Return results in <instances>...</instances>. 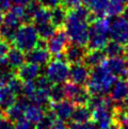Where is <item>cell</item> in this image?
Returning <instances> with one entry per match:
<instances>
[{"mask_svg":"<svg viewBox=\"0 0 128 129\" xmlns=\"http://www.w3.org/2000/svg\"><path fill=\"white\" fill-rule=\"evenodd\" d=\"M36 1L41 4V7L46 8V9H50V10H51V9L60 6L62 0H36Z\"/></svg>","mask_w":128,"mask_h":129,"instance_id":"obj_34","label":"cell"},{"mask_svg":"<svg viewBox=\"0 0 128 129\" xmlns=\"http://www.w3.org/2000/svg\"><path fill=\"white\" fill-rule=\"evenodd\" d=\"M112 106H105L92 110V121L99 129H108L114 122Z\"/></svg>","mask_w":128,"mask_h":129,"instance_id":"obj_9","label":"cell"},{"mask_svg":"<svg viewBox=\"0 0 128 129\" xmlns=\"http://www.w3.org/2000/svg\"><path fill=\"white\" fill-rule=\"evenodd\" d=\"M106 57L107 56L103 49H89V51L85 52L82 62L89 67H95L103 64V62L106 60Z\"/></svg>","mask_w":128,"mask_h":129,"instance_id":"obj_19","label":"cell"},{"mask_svg":"<svg viewBox=\"0 0 128 129\" xmlns=\"http://www.w3.org/2000/svg\"><path fill=\"white\" fill-rule=\"evenodd\" d=\"M85 48L84 46H80L77 44H68L66 49L63 52V57L65 61L70 64H76L83 61V58L85 56Z\"/></svg>","mask_w":128,"mask_h":129,"instance_id":"obj_16","label":"cell"},{"mask_svg":"<svg viewBox=\"0 0 128 129\" xmlns=\"http://www.w3.org/2000/svg\"><path fill=\"white\" fill-rule=\"evenodd\" d=\"M93 19L95 17L85 6H79L68 10L64 27L72 43L85 47L89 36V22Z\"/></svg>","mask_w":128,"mask_h":129,"instance_id":"obj_1","label":"cell"},{"mask_svg":"<svg viewBox=\"0 0 128 129\" xmlns=\"http://www.w3.org/2000/svg\"><path fill=\"white\" fill-rule=\"evenodd\" d=\"M11 0H0V12H7L11 7Z\"/></svg>","mask_w":128,"mask_h":129,"instance_id":"obj_38","label":"cell"},{"mask_svg":"<svg viewBox=\"0 0 128 129\" xmlns=\"http://www.w3.org/2000/svg\"><path fill=\"white\" fill-rule=\"evenodd\" d=\"M40 74H41V66L27 62L22 64L19 68H17L16 76L22 82H28V81L36 80V78L40 76Z\"/></svg>","mask_w":128,"mask_h":129,"instance_id":"obj_15","label":"cell"},{"mask_svg":"<svg viewBox=\"0 0 128 129\" xmlns=\"http://www.w3.org/2000/svg\"><path fill=\"white\" fill-rule=\"evenodd\" d=\"M71 119L74 123H86L92 119V110L86 106H75Z\"/></svg>","mask_w":128,"mask_h":129,"instance_id":"obj_22","label":"cell"},{"mask_svg":"<svg viewBox=\"0 0 128 129\" xmlns=\"http://www.w3.org/2000/svg\"><path fill=\"white\" fill-rule=\"evenodd\" d=\"M50 56H51V54L49 53L47 47L36 46L35 48H33L32 50L27 52L26 61L36 64V65H39V66H43V65H46L50 61Z\"/></svg>","mask_w":128,"mask_h":129,"instance_id":"obj_14","label":"cell"},{"mask_svg":"<svg viewBox=\"0 0 128 129\" xmlns=\"http://www.w3.org/2000/svg\"><path fill=\"white\" fill-rule=\"evenodd\" d=\"M82 2L90 10L92 15L97 18L106 14L109 0H82Z\"/></svg>","mask_w":128,"mask_h":129,"instance_id":"obj_20","label":"cell"},{"mask_svg":"<svg viewBox=\"0 0 128 129\" xmlns=\"http://www.w3.org/2000/svg\"><path fill=\"white\" fill-rule=\"evenodd\" d=\"M109 38L122 45H128V20L123 16H115L109 26Z\"/></svg>","mask_w":128,"mask_h":129,"instance_id":"obj_7","label":"cell"},{"mask_svg":"<svg viewBox=\"0 0 128 129\" xmlns=\"http://www.w3.org/2000/svg\"><path fill=\"white\" fill-rule=\"evenodd\" d=\"M51 129H68V127H67L66 124L64 123V121H61V119L57 118L56 122L53 123Z\"/></svg>","mask_w":128,"mask_h":129,"instance_id":"obj_39","label":"cell"},{"mask_svg":"<svg viewBox=\"0 0 128 129\" xmlns=\"http://www.w3.org/2000/svg\"><path fill=\"white\" fill-rule=\"evenodd\" d=\"M64 91L67 99H70L75 106H88L91 94L85 86L70 81L65 82Z\"/></svg>","mask_w":128,"mask_h":129,"instance_id":"obj_6","label":"cell"},{"mask_svg":"<svg viewBox=\"0 0 128 129\" xmlns=\"http://www.w3.org/2000/svg\"><path fill=\"white\" fill-rule=\"evenodd\" d=\"M81 2H82V0H62L61 3L67 10H72V9H74L76 7L81 6Z\"/></svg>","mask_w":128,"mask_h":129,"instance_id":"obj_36","label":"cell"},{"mask_svg":"<svg viewBox=\"0 0 128 129\" xmlns=\"http://www.w3.org/2000/svg\"><path fill=\"white\" fill-rule=\"evenodd\" d=\"M46 110L47 109L41 107L39 105L29 104L25 110V118L27 121H29L36 125L44 117L45 113H46Z\"/></svg>","mask_w":128,"mask_h":129,"instance_id":"obj_21","label":"cell"},{"mask_svg":"<svg viewBox=\"0 0 128 129\" xmlns=\"http://www.w3.org/2000/svg\"><path fill=\"white\" fill-rule=\"evenodd\" d=\"M68 42H70V39L65 30L59 28L54 31V33L49 39H47V49L51 56L60 57L66 49L67 45L70 44Z\"/></svg>","mask_w":128,"mask_h":129,"instance_id":"obj_8","label":"cell"},{"mask_svg":"<svg viewBox=\"0 0 128 129\" xmlns=\"http://www.w3.org/2000/svg\"><path fill=\"white\" fill-rule=\"evenodd\" d=\"M28 105V98H26L25 96L20 97L19 99H16V101L10 108L4 110V115L12 122H17L19 119L25 118V110Z\"/></svg>","mask_w":128,"mask_h":129,"instance_id":"obj_12","label":"cell"},{"mask_svg":"<svg viewBox=\"0 0 128 129\" xmlns=\"http://www.w3.org/2000/svg\"><path fill=\"white\" fill-rule=\"evenodd\" d=\"M41 8V4L36 1V0H32V1L25 7V12H24V18L22 21L24 22H31L33 20V17L35 15V13L39 11V9Z\"/></svg>","mask_w":128,"mask_h":129,"instance_id":"obj_28","label":"cell"},{"mask_svg":"<svg viewBox=\"0 0 128 129\" xmlns=\"http://www.w3.org/2000/svg\"><path fill=\"white\" fill-rule=\"evenodd\" d=\"M74 104L72 103L70 99H62L58 103H51V107L50 109L52 110V112L56 115V117L61 121H67L71 119L73 110H74Z\"/></svg>","mask_w":128,"mask_h":129,"instance_id":"obj_13","label":"cell"},{"mask_svg":"<svg viewBox=\"0 0 128 129\" xmlns=\"http://www.w3.org/2000/svg\"><path fill=\"white\" fill-rule=\"evenodd\" d=\"M32 1V0H11V2L15 6H20V7H26Z\"/></svg>","mask_w":128,"mask_h":129,"instance_id":"obj_40","label":"cell"},{"mask_svg":"<svg viewBox=\"0 0 128 129\" xmlns=\"http://www.w3.org/2000/svg\"><path fill=\"white\" fill-rule=\"evenodd\" d=\"M50 11H51V22L53 24V26L57 29L64 26V22H65L67 12H68L67 9L63 6H58L56 8L51 9Z\"/></svg>","mask_w":128,"mask_h":129,"instance_id":"obj_24","label":"cell"},{"mask_svg":"<svg viewBox=\"0 0 128 129\" xmlns=\"http://www.w3.org/2000/svg\"><path fill=\"white\" fill-rule=\"evenodd\" d=\"M104 51L106 53L107 57H121L124 54L125 46L120 43L115 42V41H108V43L104 47Z\"/></svg>","mask_w":128,"mask_h":129,"instance_id":"obj_26","label":"cell"},{"mask_svg":"<svg viewBox=\"0 0 128 129\" xmlns=\"http://www.w3.org/2000/svg\"><path fill=\"white\" fill-rule=\"evenodd\" d=\"M56 119H57L56 115L52 112V110L49 108L46 110V113H45L44 117L36 124L35 127L36 129H51L53 123L56 122Z\"/></svg>","mask_w":128,"mask_h":129,"instance_id":"obj_27","label":"cell"},{"mask_svg":"<svg viewBox=\"0 0 128 129\" xmlns=\"http://www.w3.org/2000/svg\"><path fill=\"white\" fill-rule=\"evenodd\" d=\"M103 65L116 78L125 76L128 71V61L123 56L106 59L103 62Z\"/></svg>","mask_w":128,"mask_h":129,"instance_id":"obj_10","label":"cell"},{"mask_svg":"<svg viewBox=\"0 0 128 129\" xmlns=\"http://www.w3.org/2000/svg\"><path fill=\"white\" fill-rule=\"evenodd\" d=\"M109 26L110 20L104 16L91 21L86 43L89 49H104L109 41Z\"/></svg>","mask_w":128,"mask_h":129,"instance_id":"obj_3","label":"cell"},{"mask_svg":"<svg viewBox=\"0 0 128 129\" xmlns=\"http://www.w3.org/2000/svg\"><path fill=\"white\" fill-rule=\"evenodd\" d=\"M10 50V46L7 41H4L2 39H0V59L6 58L8 51Z\"/></svg>","mask_w":128,"mask_h":129,"instance_id":"obj_37","label":"cell"},{"mask_svg":"<svg viewBox=\"0 0 128 129\" xmlns=\"http://www.w3.org/2000/svg\"><path fill=\"white\" fill-rule=\"evenodd\" d=\"M2 21H3V14H2L1 12H0V26H1Z\"/></svg>","mask_w":128,"mask_h":129,"instance_id":"obj_44","label":"cell"},{"mask_svg":"<svg viewBox=\"0 0 128 129\" xmlns=\"http://www.w3.org/2000/svg\"><path fill=\"white\" fill-rule=\"evenodd\" d=\"M126 76H127V81H128V71H127V74H126Z\"/></svg>","mask_w":128,"mask_h":129,"instance_id":"obj_46","label":"cell"},{"mask_svg":"<svg viewBox=\"0 0 128 129\" xmlns=\"http://www.w3.org/2000/svg\"><path fill=\"white\" fill-rule=\"evenodd\" d=\"M123 105H124V108H123V109L128 112V95H127V97L125 98V100L123 101Z\"/></svg>","mask_w":128,"mask_h":129,"instance_id":"obj_43","label":"cell"},{"mask_svg":"<svg viewBox=\"0 0 128 129\" xmlns=\"http://www.w3.org/2000/svg\"><path fill=\"white\" fill-rule=\"evenodd\" d=\"M39 40L40 35L34 25H31L30 22H25L18 27L12 43L21 51L28 52L36 47Z\"/></svg>","mask_w":128,"mask_h":129,"instance_id":"obj_4","label":"cell"},{"mask_svg":"<svg viewBox=\"0 0 128 129\" xmlns=\"http://www.w3.org/2000/svg\"><path fill=\"white\" fill-rule=\"evenodd\" d=\"M108 129H121V126L118 125L117 123H115V122H113L111 125H110V127H109Z\"/></svg>","mask_w":128,"mask_h":129,"instance_id":"obj_42","label":"cell"},{"mask_svg":"<svg viewBox=\"0 0 128 129\" xmlns=\"http://www.w3.org/2000/svg\"><path fill=\"white\" fill-rule=\"evenodd\" d=\"M45 76L52 84L64 83L70 77V65L65 60L53 59L47 63Z\"/></svg>","mask_w":128,"mask_h":129,"instance_id":"obj_5","label":"cell"},{"mask_svg":"<svg viewBox=\"0 0 128 129\" xmlns=\"http://www.w3.org/2000/svg\"><path fill=\"white\" fill-rule=\"evenodd\" d=\"M122 16L128 20V3L124 7V10H123V12H122Z\"/></svg>","mask_w":128,"mask_h":129,"instance_id":"obj_41","label":"cell"},{"mask_svg":"<svg viewBox=\"0 0 128 129\" xmlns=\"http://www.w3.org/2000/svg\"><path fill=\"white\" fill-rule=\"evenodd\" d=\"M17 96L10 90L7 84H0V107L7 110L16 101Z\"/></svg>","mask_w":128,"mask_h":129,"instance_id":"obj_23","label":"cell"},{"mask_svg":"<svg viewBox=\"0 0 128 129\" xmlns=\"http://www.w3.org/2000/svg\"><path fill=\"white\" fill-rule=\"evenodd\" d=\"M115 80L116 77L112 75L103 64H100L98 66L92 67V71H90V76L85 83V87L91 95H106L110 92Z\"/></svg>","mask_w":128,"mask_h":129,"instance_id":"obj_2","label":"cell"},{"mask_svg":"<svg viewBox=\"0 0 128 129\" xmlns=\"http://www.w3.org/2000/svg\"><path fill=\"white\" fill-rule=\"evenodd\" d=\"M6 60L8 65L13 70H17L19 68L22 64L26 63V54L24 51H21L20 49H18L16 47L11 48L8 51Z\"/></svg>","mask_w":128,"mask_h":129,"instance_id":"obj_18","label":"cell"},{"mask_svg":"<svg viewBox=\"0 0 128 129\" xmlns=\"http://www.w3.org/2000/svg\"><path fill=\"white\" fill-rule=\"evenodd\" d=\"M90 76V67L88 65H85L84 63H76L72 64V66L70 67V80L74 83L84 85L86 83V81L89 79Z\"/></svg>","mask_w":128,"mask_h":129,"instance_id":"obj_11","label":"cell"},{"mask_svg":"<svg viewBox=\"0 0 128 129\" xmlns=\"http://www.w3.org/2000/svg\"><path fill=\"white\" fill-rule=\"evenodd\" d=\"M32 22H33L34 27L50 24V22H51V11H50V9L41 7L39 9V11L35 13Z\"/></svg>","mask_w":128,"mask_h":129,"instance_id":"obj_25","label":"cell"},{"mask_svg":"<svg viewBox=\"0 0 128 129\" xmlns=\"http://www.w3.org/2000/svg\"><path fill=\"white\" fill-rule=\"evenodd\" d=\"M68 129H96V125L93 122H86V123H74L73 122Z\"/></svg>","mask_w":128,"mask_h":129,"instance_id":"obj_32","label":"cell"},{"mask_svg":"<svg viewBox=\"0 0 128 129\" xmlns=\"http://www.w3.org/2000/svg\"><path fill=\"white\" fill-rule=\"evenodd\" d=\"M7 85L10 87V90H11L16 96H19V95L22 94V87H24V82H22L17 76H15L14 78H12V79L9 81V83H8Z\"/></svg>","mask_w":128,"mask_h":129,"instance_id":"obj_31","label":"cell"},{"mask_svg":"<svg viewBox=\"0 0 128 129\" xmlns=\"http://www.w3.org/2000/svg\"><path fill=\"white\" fill-rule=\"evenodd\" d=\"M125 6L126 4L122 3L121 1H118V0H109L106 14L109 15V16H111V17L118 16L120 14H122V12H123V10H124Z\"/></svg>","mask_w":128,"mask_h":129,"instance_id":"obj_30","label":"cell"},{"mask_svg":"<svg viewBox=\"0 0 128 129\" xmlns=\"http://www.w3.org/2000/svg\"><path fill=\"white\" fill-rule=\"evenodd\" d=\"M0 129H14V124L6 115H0Z\"/></svg>","mask_w":128,"mask_h":129,"instance_id":"obj_35","label":"cell"},{"mask_svg":"<svg viewBox=\"0 0 128 129\" xmlns=\"http://www.w3.org/2000/svg\"><path fill=\"white\" fill-rule=\"evenodd\" d=\"M4 113H3V110L1 109V107H0V115H3Z\"/></svg>","mask_w":128,"mask_h":129,"instance_id":"obj_45","label":"cell"},{"mask_svg":"<svg viewBox=\"0 0 128 129\" xmlns=\"http://www.w3.org/2000/svg\"><path fill=\"white\" fill-rule=\"evenodd\" d=\"M65 96V91H64V85L62 83H58V84H52L51 89L49 92V98L51 103H58L62 99H64Z\"/></svg>","mask_w":128,"mask_h":129,"instance_id":"obj_29","label":"cell"},{"mask_svg":"<svg viewBox=\"0 0 128 129\" xmlns=\"http://www.w3.org/2000/svg\"><path fill=\"white\" fill-rule=\"evenodd\" d=\"M14 129H36V127H35V124L27 121L26 118H22L15 122Z\"/></svg>","mask_w":128,"mask_h":129,"instance_id":"obj_33","label":"cell"},{"mask_svg":"<svg viewBox=\"0 0 128 129\" xmlns=\"http://www.w3.org/2000/svg\"><path fill=\"white\" fill-rule=\"evenodd\" d=\"M128 95V81L124 79L115 80L110 90V99L114 104H123Z\"/></svg>","mask_w":128,"mask_h":129,"instance_id":"obj_17","label":"cell"}]
</instances>
